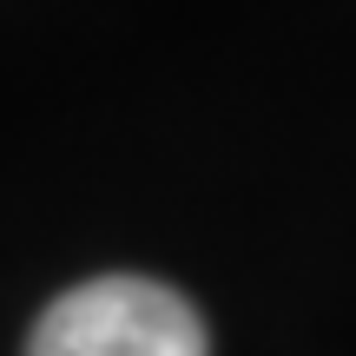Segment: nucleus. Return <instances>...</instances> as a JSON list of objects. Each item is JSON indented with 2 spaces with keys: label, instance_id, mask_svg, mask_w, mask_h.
<instances>
[{
  "label": "nucleus",
  "instance_id": "nucleus-1",
  "mask_svg": "<svg viewBox=\"0 0 356 356\" xmlns=\"http://www.w3.org/2000/svg\"><path fill=\"white\" fill-rule=\"evenodd\" d=\"M26 356H211L198 304L152 277H92L40 310Z\"/></svg>",
  "mask_w": 356,
  "mask_h": 356
}]
</instances>
